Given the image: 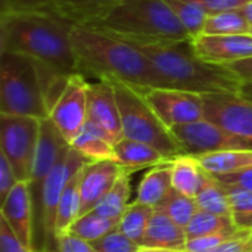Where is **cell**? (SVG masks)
<instances>
[{"mask_svg":"<svg viewBox=\"0 0 252 252\" xmlns=\"http://www.w3.org/2000/svg\"><path fill=\"white\" fill-rule=\"evenodd\" d=\"M69 35L77 74L128 84L137 90L158 87L152 63L136 44L86 25H72Z\"/></svg>","mask_w":252,"mask_h":252,"instance_id":"6da1fadb","label":"cell"},{"mask_svg":"<svg viewBox=\"0 0 252 252\" xmlns=\"http://www.w3.org/2000/svg\"><path fill=\"white\" fill-rule=\"evenodd\" d=\"M72 25L47 10L4 12L0 19V50L16 52L62 74H77L71 44Z\"/></svg>","mask_w":252,"mask_h":252,"instance_id":"7a4b0ae2","label":"cell"},{"mask_svg":"<svg viewBox=\"0 0 252 252\" xmlns=\"http://www.w3.org/2000/svg\"><path fill=\"white\" fill-rule=\"evenodd\" d=\"M137 47L152 63L158 77V87L198 94L239 93L242 80L227 65L198 58L192 50L190 41Z\"/></svg>","mask_w":252,"mask_h":252,"instance_id":"3957f363","label":"cell"},{"mask_svg":"<svg viewBox=\"0 0 252 252\" xmlns=\"http://www.w3.org/2000/svg\"><path fill=\"white\" fill-rule=\"evenodd\" d=\"M86 27L136 46L176 44L192 40L165 0H120L103 16Z\"/></svg>","mask_w":252,"mask_h":252,"instance_id":"277c9868","label":"cell"},{"mask_svg":"<svg viewBox=\"0 0 252 252\" xmlns=\"http://www.w3.org/2000/svg\"><path fill=\"white\" fill-rule=\"evenodd\" d=\"M0 112L47 118L35 62L21 53L0 50Z\"/></svg>","mask_w":252,"mask_h":252,"instance_id":"5b68a950","label":"cell"},{"mask_svg":"<svg viewBox=\"0 0 252 252\" xmlns=\"http://www.w3.org/2000/svg\"><path fill=\"white\" fill-rule=\"evenodd\" d=\"M114 89L121 114L123 137L154 146L168 161L183 155L171 130L161 121L137 89L123 83H114Z\"/></svg>","mask_w":252,"mask_h":252,"instance_id":"8992f818","label":"cell"},{"mask_svg":"<svg viewBox=\"0 0 252 252\" xmlns=\"http://www.w3.org/2000/svg\"><path fill=\"white\" fill-rule=\"evenodd\" d=\"M40 121L34 117L1 114L0 154L6 157L18 182H28L40 136Z\"/></svg>","mask_w":252,"mask_h":252,"instance_id":"52a82bcc","label":"cell"},{"mask_svg":"<svg viewBox=\"0 0 252 252\" xmlns=\"http://www.w3.org/2000/svg\"><path fill=\"white\" fill-rule=\"evenodd\" d=\"M89 162L81 154L69 148L49 174L41 201V235L44 252L56 251V214L62 192L72 176Z\"/></svg>","mask_w":252,"mask_h":252,"instance_id":"ba28073f","label":"cell"},{"mask_svg":"<svg viewBox=\"0 0 252 252\" xmlns=\"http://www.w3.org/2000/svg\"><path fill=\"white\" fill-rule=\"evenodd\" d=\"M170 130L179 142L183 155L199 157L230 149H252L247 142L207 118L176 126Z\"/></svg>","mask_w":252,"mask_h":252,"instance_id":"9c48e42d","label":"cell"},{"mask_svg":"<svg viewBox=\"0 0 252 252\" xmlns=\"http://www.w3.org/2000/svg\"><path fill=\"white\" fill-rule=\"evenodd\" d=\"M139 92L168 128L205 118L202 94L162 87H148Z\"/></svg>","mask_w":252,"mask_h":252,"instance_id":"30bf717a","label":"cell"},{"mask_svg":"<svg viewBox=\"0 0 252 252\" xmlns=\"http://www.w3.org/2000/svg\"><path fill=\"white\" fill-rule=\"evenodd\" d=\"M205 118L252 146V100L241 93L202 94Z\"/></svg>","mask_w":252,"mask_h":252,"instance_id":"8fae6325","label":"cell"},{"mask_svg":"<svg viewBox=\"0 0 252 252\" xmlns=\"http://www.w3.org/2000/svg\"><path fill=\"white\" fill-rule=\"evenodd\" d=\"M89 86L90 83L81 74H74L69 78V83L56 102L53 109L49 114V118L62 133L66 142L71 145L72 140L78 136L84 127L87 115V102H89Z\"/></svg>","mask_w":252,"mask_h":252,"instance_id":"7c38bea8","label":"cell"},{"mask_svg":"<svg viewBox=\"0 0 252 252\" xmlns=\"http://www.w3.org/2000/svg\"><path fill=\"white\" fill-rule=\"evenodd\" d=\"M124 173L114 159L89 161L80 171V216L93 211Z\"/></svg>","mask_w":252,"mask_h":252,"instance_id":"4fadbf2b","label":"cell"},{"mask_svg":"<svg viewBox=\"0 0 252 252\" xmlns=\"http://www.w3.org/2000/svg\"><path fill=\"white\" fill-rule=\"evenodd\" d=\"M193 53L202 61L227 65L252 56V34H199L190 40Z\"/></svg>","mask_w":252,"mask_h":252,"instance_id":"5bb4252c","label":"cell"},{"mask_svg":"<svg viewBox=\"0 0 252 252\" xmlns=\"http://www.w3.org/2000/svg\"><path fill=\"white\" fill-rule=\"evenodd\" d=\"M0 217L22 245L34 252V211L27 182H18L0 204Z\"/></svg>","mask_w":252,"mask_h":252,"instance_id":"9a60e30c","label":"cell"},{"mask_svg":"<svg viewBox=\"0 0 252 252\" xmlns=\"http://www.w3.org/2000/svg\"><path fill=\"white\" fill-rule=\"evenodd\" d=\"M87 115L90 121L97 124L114 143L123 139V124L121 114L115 96L114 83L97 80L89 86V102H87Z\"/></svg>","mask_w":252,"mask_h":252,"instance_id":"2e32d148","label":"cell"},{"mask_svg":"<svg viewBox=\"0 0 252 252\" xmlns=\"http://www.w3.org/2000/svg\"><path fill=\"white\" fill-rule=\"evenodd\" d=\"M120 0H49L40 10L52 12L71 25H89L103 16Z\"/></svg>","mask_w":252,"mask_h":252,"instance_id":"e0dca14e","label":"cell"},{"mask_svg":"<svg viewBox=\"0 0 252 252\" xmlns=\"http://www.w3.org/2000/svg\"><path fill=\"white\" fill-rule=\"evenodd\" d=\"M114 161L118 162L126 171L134 173L142 168L157 167L168 159L148 143L123 137L114 146Z\"/></svg>","mask_w":252,"mask_h":252,"instance_id":"ac0fdd59","label":"cell"},{"mask_svg":"<svg viewBox=\"0 0 252 252\" xmlns=\"http://www.w3.org/2000/svg\"><path fill=\"white\" fill-rule=\"evenodd\" d=\"M188 236L185 227L173 221L165 213L155 210L145 233L142 247L183 251Z\"/></svg>","mask_w":252,"mask_h":252,"instance_id":"d6986e66","label":"cell"},{"mask_svg":"<svg viewBox=\"0 0 252 252\" xmlns=\"http://www.w3.org/2000/svg\"><path fill=\"white\" fill-rule=\"evenodd\" d=\"M173 189L174 188L171 183V164L170 161H167L164 164L152 167L143 176L137 186L136 201L157 210L171 193Z\"/></svg>","mask_w":252,"mask_h":252,"instance_id":"ffe728a7","label":"cell"},{"mask_svg":"<svg viewBox=\"0 0 252 252\" xmlns=\"http://www.w3.org/2000/svg\"><path fill=\"white\" fill-rule=\"evenodd\" d=\"M114 140L97 124L87 120L78 136L72 140L71 148L89 161L114 159Z\"/></svg>","mask_w":252,"mask_h":252,"instance_id":"44dd1931","label":"cell"},{"mask_svg":"<svg viewBox=\"0 0 252 252\" xmlns=\"http://www.w3.org/2000/svg\"><path fill=\"white\" fill-rule=\"evenodd\" d=\"M199 165L213 176L238 173L252 167V149H230L195 157Z\"/></svg>","mask_w":252,"mask_h":252,"instance_id":"7402d4cb","label":"cell"},{"mask_svg":"<svg viewBox=\"0 0 252 252\" xmlns=\"http://www.w3.org/2000/svg\"><path fill=\"white\" fill-rule=\"evenodd\" d=\"M195 201H196L199 210L214 213L219 216L230 217L229 196H227L224 185L216 176L207 173L205 170L202 174L201 186L195 195Z\"/></svg>","mask_w":252,"mask_h":252,"instance_id":"603a6c76","label":"cell"},{"mask_svg":"<svg viewBox=\"0 0 252 252\" xmlns=\"http://www.w3.org/2000/svg\"><path fill=\"white\" fill-rule=\"evenodd\" d=\"M170 164L173 188L186 196L195 198L204 174V170L196 161V158L190 155H180L171 159Z\"/></svg>","mask_w":252,"mask_h":252,"instance_id":"cb8c5ba5","label":"cell"},{"mask_svg":"<svg viewBox=\"0 0 252 252\" xmlns=\"http://www.w3.org/2000/svg\"><path fill=\"white\" fill-rule=\"evenodd\" d=\"M80 171L72 176L62 192L56 214V241L61 235L68 233L71 226L80 217Z\"/></svg>","mask_w":252,"mask_h":252,"instance_id":"d4e9b609","label":"cell"},{"mask_svg":"<svg viewBox=\"0 0 252 252\" xmlns=\"http://www.w3.org/2000/svg\"><path fill=\"white\" fill-rule=\"evenodd\" d=\"M130 174L126 171L111 188V190L100 199V202L96 205L93 211L97 214L112 219V220H120L124 214V211L128 207V199H130Z\"/></svg>","mask_w":252,"mask_h":252,"instance_id":"484cf974","label":"cell"},{"mask_svg":"<svg viewBox=\"0 0 252 252\" xmlns=\"http://www.w3.org/2000/svg\"><path fill=\"white\" fill-rule=\"evenodd\" d=\"M251 25L242 15L241 9H229L223 12L208 13L202 34L214 35H232V34H248Z\"/></svg>","mask_w":252,"mask_h":252,"instance_id":"4316f807","label":"cell"},{"mask_svg":"<svg viewBox=\"0 0 252 252\" xmlns=\"http://www.w3.org/2000/svg\"><path fill=\"white\" fill-rule=\"evenodd\" d=\"M155 213V208L145 205L139 201H133L128 204L127 210L124 211L123 217L120 219L118 229L126 233L130 239L137 242L139 245L143 244L146 229L149 226V221Z\"/></svg>","mask_w":252,"mask_h":252,"instance_id":"83f0119b","label":"cell"},{"mask_svg":"<svg viewBox=\"0 0 252 252\" xmlns=\"http://www.w3.org/2000/svg\"><path fill=\"white\" fill-rule=\"evenodd\" d=\"M223 185L229 196L230 219L235 227L238 230L252 233V192L238 185Z\"/></svg>","mask_w":252,"mask_h":252,"instance_id":"f1b7e54d","label":"cell"},{"mask_svg":"<svg viewBox=\"0 0 252 252\" xmlns=\"http://www.w3.org/2000/svg\"><path fill=\"white\" fill-rule=\"evenodd\" d=\"M120 220H112L106 219L96 211H90L87 214L80 216L75 223L71 226L69 232L74 233L75 236L87 241V242H96L109 232L118 229Z\"/></svg>","mask_w":252,"mask_h":252,"instance_id":"f546056e","label":"cell"},{"mask_svg":"<svg viewBox=\"0 0 252 252\" xmlns=\"http://www.w3.org/2000/svg\"><path fill=\"white\" fill-rule=\"evenodd\" d=\"M174 15L183 24L189 35L193 38L202 34L208 18L207 9L195 0H165Z\"/></svg>","mask_w":252,"mask_h":252,"instance_id":"4dcf8cb0","label":"cell"},{"mask_svg":"<svg viewBox=\"0 0 252 252\" xmlns=\"http://www.w3.org/2000/svg\"><path fill=\"white\" fill-rule=\"evenodd\" d=\"M236 229L232 219L226 216H219L214 213H208L204 210H198L189 224L185 227L188 239L208 235V233H216V232H223V230H232Z\"/></svg>","mask_w":252,"mask_h":252,"instance_id":"1f68e13d","label":"cell"},{"mask_svg":"<svg viewBox=\"0 0 252 252\" xmlns=\"http://www.w3.org/2000/svg\"><path fill=\"white\" fill-rule=\"evenodd\" d=\"M157 210L165 213L179 226L186 227L199 208H198L195 198L186 196V195L177 192L176 189H173L171 193L164 199V202Z\"/></svg>","mask_w":252,"mask_h":252,"instance_id":"d6a6232c","label":"cell"},{"mask_svg":"<svg viewBox=\"0 0 252 252\" xmlns=\"http://www.w3.org/2000/svg\"><path fill=\"white\" fill-rule=\"evenodd\" d=\"M247 235H251V233L242 232L238 229H232V230H223V232H216V233L190 238L186 241L183 252H214L220 247H223L224 244H227L229 241L241 238V236H247Z\"/></svg>","mask_w":252,"mask_h":252,"instance_id":"836d02e7","label":"cell"},{"mask_svg":"<svg viewBox=\"0 0 252 252\" xmlns=\"http://www.w3.org/2000/svg\"><path fill=\"white\" fill-rule=\"evenodd\" d=\"M92 244L97 252H139L142 250V245L130 239L120 229L109 232L108 235Z\"/></svg>","mask_w":252,"mask_h":252,"instance_id":"e575fe53","label":"cell"},{"mask_svg":"<svg viewBox=\"0 0 252 252\" xmlns=\"http://www.w3.org/2000/svg\"><path fill=\"white\" fill-rule=\"evenodd\" d=\"M56 252H97L92 242H87L74 233L68 232L58 238Z\"/></svg>","mask_w":252,"mask_h":252,"instance_id":"d590c367","label":"cell"},{"mask_svg":"<svg viewBox=\"0 0 252 252\" xmlns=\"http://www.w3.org/2000/svg\"><path fill=\"white\" fill-rule=\"evenodd\" d=\"M0 252H31L12 232L9 224L0 217Z\"/></svg>","mask_w":252,"mask_h":252,"instance_id":"8d00e7d4","label":"cell"},{"mask_svg":"<svg viewBox=\"0 0 252 252\" xmlns=\"http://www.w3.org/2000/svg\"><path fill=\"white\" fill-rule=\"evenodd\" d=\"M18 179L13 173V168L10 167L6 157L0 154V204L4 201V198L9 195V192L13 189Z\"/></svg>","mask_w":252,"mask_h":252,"instance_id":"74e56055","label":"cell"},{"mask_svg":"<svg viewBox=\"0 0 252 252\" xmlns=\"http://www.w3.org/2000/svg\"><path fill=\"white\" fill-rule=\"evenodd\" d=\"M49 0H0V13L19 10H40Z\"/></svg>","mask_w":252,"mask_h":252,"instance_id":"f35d334b","label":"cell"},{"mask_svg":"<svg viewBox=\"0 0 252 252\" xmlns=\"http://www.w3.org/2000/svg\"><path fill=\"white\" fill-rule=\"evenodd\" d=\"M220 182L223 183H230V185H238L242 186L252 192V167L241 170L238 173H230V174H221L216 176Z\"/></svg>","mask_w":252,"mask_h":252,"instance_id":"ab89813d","label":"cell"},{"mask_svg":"<svg viewBox=\"0 0 252 252\" xmlns=\"http://www.w3.org/2000/svg\"><path fill=\"white\" fill-rule=\"evenodd\" d=\"M202 4L208 13L223 12L229 9H241L248 0H195Z\"/></svg>","mask_w":252,"mask_h":252,"instance_id":"60d3db41","label":"cell"},{"mask_svg":"<svg viewBox=\"0 0 252 252\" xmlns=\"http://www.w3.org/2000/svg\"><path fill=\"white\" fill-rule=\"evenodd\" d=\"M250 236L251 235L232 239L214 252H252V242Z\"/></svg>","mask_w":252,"mask_h":252,"instance_id":"b9f144b4","label":"cell"},{"mask_svg":"<svg viewBox=\"0 0 252 252\" xmlns=\"http://www.w3.org/2000/svg\"><path fill=\"white\" fill-rule=\"evenodd\" d=\"M229 69H232L242 81H252V56L245 58L232 63H227Z\"/></svg>","mask_w":252,"mask_h":252,"instance_id":"7bdbcfd3","label":"cell"},{"mask_svg":"<svg viewBox=\"0 0 252 252\" xmlns=\"http://www.w3.org/2000/svg\"><path fill=\"white\" fill-rule=\"evenodd\" d=\"M241 12H242V15L247 18V21L250 22L252 30V0H248V1L241 7Z\"/></svg>","mask_w":252,"mask_h":252,"instance_id":"ee69618b","label":"cell"},{"mask_svg":"<svg viewBox=\"0 0 252 252\" xmlns=\"http://www.w3.org/2000/svg\"><path fill=\"white\" fill-rule=\"evenodd\" d=\"M239 93L248 99L252 100V81H242L241 84V89H239Z\"/></svg>","mask_w":252,"mask_h":252,"instance_id":"f6af8a7d","label":"cell"},{"mask_svg":"<svg viewBox=\"0 0 252 252\" xmlns=\"http://www.w3.org/2000/svg\"><path fill=\"white\" fill-rule=\"evenodd\" d=\"M139 252H183V251H176V250H162V248H146L142 247V250Z\"/></svg>","mask_w":252,"mask_h":252,"instance_id":"bcb514c9","label":"cell"},{"mask_svg":"<svg viewBox=\"0 0 252 252\" xmlns=\"http://www.w3.org/2000/svg\"><path fill=\"white\" fill-rule=\"evenodd\" d=\"M250 239H251V242H252V233H251V236H250Z\"/></svg>","mask_w":252,"mask_h":252,"instance_id":"7dc6e473","label":"cell"},{"mask_svg":"<svg viewBox=\"0 0 252 252\" xmlns=\"http://www.w3.org/2000/svg\"><path fill=\"white\" fill-rule=\"evenodd\" d=\"M251 34H252V30H251Z\"/></svg>","mask_w":252,"mask_h":252,"instance_id":"c3c4849f","label":"cell"}]
</instances>
